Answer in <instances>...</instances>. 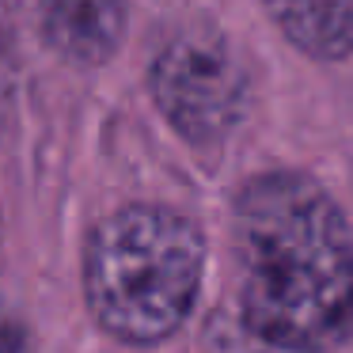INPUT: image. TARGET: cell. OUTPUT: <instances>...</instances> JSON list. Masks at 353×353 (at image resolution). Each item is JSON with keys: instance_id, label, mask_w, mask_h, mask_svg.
I'll list each match as a JSON object with an SVG mask.
<instances>
[{"instance_id": "6da1fadb", "label": "cell", "mask_w": 353, "mask_h": 353, "mask_svg": "<svg viewBox=\"0 0 353 353\" xmlns=\"http://www.w3.org/2000/svg\"><path fill=\"white\" fill-rule=\"evenodd\" d=\"M236 319L270 353H334L353 338V228L304 171H262L232 201Z\"/></svg>"}, {"instance_id": "52a82bcc", "label": "cell", "mask_w": 353, "mask_h": 353, "mask_svg": "<svg viewBox=\"0 0 353 353\" xmlns=\"http://www.w3.org/2000/svg\"><path fill=\"white\" fill-rule=\"evenodd\" d=\"M0 353H27V330L12 319H0Z\"/></svg>"}, {"instance_id": "3957f363", "label": "cell", "mask_w": 353, "mask_h": 353, "mask_svg": "<svg viewBox=\"0 0 353 353\" xmlns=\"http://www.w3.org/2000/svg\"><path fill=\"white\" fill-rule=\"evenodd\" d=\"M148 95L160 118L186 145H221L251 107L247 80L232 46L209 27H190L163 42L148 65Z\"/></svg>"}, {"instance_id": "8992f818", "label": "cell", "mask_w": 353, "mask_h": 353, "mask_svg": "<svg viewBox=\"0 0 353 353\" xmlns=\"http://www.w3.org/2000/svg\"><path fill=\"white\" fill-rule=\"evenodd\" d=\"M12 80H16V27H12L8 4L0 0V99Z\"/></svg>"}, {"instance_id": "5b68a950", "label": "cell", "mask_w": 353, "mask_h": 353, "mask_svg": "<svg viewBox=\"0 0 353 353\" xmlns=\"http://www.w3.org/2000/svg\"><path fill=\"white\" fill-rule=\"evenodd\" d=\"M262 8L312 61L353 57V0H262Z\"/></svg>"}, {"instance_id": "7a4b0ae2", "label": "cell", "mask_w": 353, "mask_h": 353, "mask_svg": "<svg viewBox=\"0 0 353 353\" xmlns=\"http://www.w3.org/2000/svg\"><path fill=\"white\" fill-rule=\"evenodd\" d=\"M205 232L186 213L133 201L84 239V300L122 345H160L194 315L205 281Z\"/></svg>"}, {"instance_id": "ba28073f", "label": "cell", "mask_w": 353, "mask_h": 353, "mask_svg": "<svg viewBox=\"0 0 353 353\" xmlns=\"http://www.w3.org/2000/svg\"><path fill=\"white\" fill-rule=\"evenodd\" d=\"M0 254H4V221H0Z\"/></svg>"}, {"instance_id": "277c9868", "label": "cell", "mask_w": 353, "mask_h": 353, "mask_svg": "<svg viewBox=\"0 0 353 353\" xmlns=\"http://www.w3.org/2000/svg\"><path fill=\"white\" fill-rule=\"evenodd\" d=\"M42 42L77 69H99L122 50L125 0H31Z\"/></svg>"}]
</instances>
